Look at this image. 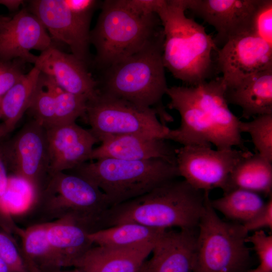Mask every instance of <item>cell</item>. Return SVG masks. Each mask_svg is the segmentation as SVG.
Returning <instances> with one entry per match:
<instances>
[{
	"label": "cell",
	"mask_w": 272,
	"mask_h": 272,
	"mask_svg": "<svg viewBox=\"0 0 272 272\" xmlns=\"http://www.w3.org/2000/svg\"><path fill=\"white\" fill-rule=\"evenodd\" d=\"M222 77L192 86L168 87L167 108L176 110L180 124L171 129L168 140L182 146H211L223 150L238 147L248 150L240 130L241 120L230 110Z\"/></svg>",
	"instance_id": "1"
},
{
	"label": "cell",
	"mask_w": 272,
	"mask_h": 272,
	"mask_svg": "<svg viewBox=\"0 0 272 272\" xmlns=\"http://www.w3.org/2000/svg\"><path fill=\"white\" fill-rule=\"evenodd\" d=\"M209 192L185 180L168 181L136 198L111 207L101 216L98 231L127 223L165 229H196Z\"/></svg>",
	"instance_id": "2"
},
{
	"label": "cell",
	"mask_w": 272,
	"mask_h": 272,
	"mask_svg": "<svg viewBox=\"0 0 272 272\" xmlns=\"http://www.w3.org/2000/svg\"><path fill=\"white\" fill-rule=\"evenodd\" d=\"M186 0H162L156 11L163 28V60L176 79L195 86L210 77L218 50L205 27L187 17Z\"/></svg>",
	"instance_id": "3"
},
{
	"label": "cell",
	"mask_w": 272,
	"mask_h": 272,
	"mask_svg": "<svg viewBox=\"0 0 272 272\" xmlns=\"http://www.w3.org/2000/svg\"><path fill=\"white\" fill-rule=\"evenodd\" d=\"M163 41L162 29L139 51L103 70L97 90L140 107L153 109L166 125L173 118L162 102L168 88L163 60Z\"/></svg>",
	"instance_id": "4"
},
{
	"label": "cell",
	"mask_w": 272,
	"mask_h": 272,
	"mask_svg": "<svg viewBox=\"0 0 272 272\" xmlns=\"http://www.w3.org/2000/svg\"><path fill=\"white\" fill-rule=\"evenodd\" d=\"M111 207L107 196L94 184L80 176L59 172L50 174L43 189L19 215L29 226L71 220L91 233L97 231L100 218Z\"/></svg>",
	"instance_id": "5"
},
{
	"label": "cell",
	"mask_w": 272,
	"mask_h": 272,
	"mask_svg": "<svg viewBox=\"0 0 272 272\" xmlns=\"http://www.w3.org/2000/svg\"><path fill=\"white\" fill-rule=\"evenodd\" d=\"M162 29L156 13L141 12L130 0H106L90 31L94 63L103 70L139 51Z\"/></svg>",
	"instance_id": "6"
},
{
	"label": "cell",
	"mask_w": 272,
	"mask_h": 272,
	"mask_svg": "<svg viewBox=\"0 0 272 272\" xmlns=\"http://www.w3.org/2000/svg\"><path fill=\"white\" fill-rule=\"evenodd\" d=\"M97 186L111 207L144 194L180 176L176 164L162 159L128 161L104 158L68 171Z\"/></svg>",
	"instance_id": "7"
},
{
	"label": "cell",
	"mask_w": 272,
	"mask_h": 272,
	"mask_svg": "<svg viewBox=\"0 0 272 272\" xmlns=\"http://www.w3.org/2000/svg\"><path fill=\"white\" fill-rule=\"evenodd\" d=\"M206 197L198 225L193 272H244L250 261L248 232L242 224L226 222Z\"/></svg>",
	"instance_id": "8"
},
{
	"label": "cell",
	"mask_w": 272,
	"mask_h": 272,
	"mask_svg": "<svg viewBox=\"0 0 272 272\" xmlns=\"http://www.w3.org/2000/svg\"><path fill=\"white\" fill-rule=\"evenodd\" d=\"M86 119L100 142L111 136L137 134L168 140L170 131L157 112L98 92L87 105Z\"/></svg>",
	"instance_id": "9"
},
{
	"label": "cell",
	"mask_w": 272,
	"mask_h": 272,
	"mask_svg": "<svg viewBox=\"0 0 272 272\" xmlns=\"http://www.w3.org/2000/svg\"><path fill=\"white\" fill-rule=\"evenodd\" d=\"M250 153L234 148L182 146L176 149V164L179 176L194 188L205 192L216 188L224 191L231 172Z\"/></svg>",
	"instance_id": "10"
},
{
	"label": "cell",
	"mask_w": 272,
	"mask_h": 272,
	"mask_svg": "<svg viewBox=\"0 0 272 272\" xmlns=\"http://www.w3.org/2000/svg\"><path fill=\"white\" fill-rule=\"evenodd\" d=\"M2 147L8 168L28 185L35 197L50 176L45 128L33 119Z\"/></svg>",
	"instance_id": "11"
},
{
	"label": "cell",
	"mask_w": 272,
	"mask_h": 272,
	"mask_svg": "<svg viewBox=\"0 0 272 272\" xmlns=\"http://www.w3.org/2000/svg\"><path fill=\"white\" fill-rule=\"evenodd\" d=\"M28 10L40 20L52 41L67 45L72 54L88 66L92 15L73 12L63 0L30 1Z\"/></svg>",
	"instance_id": "12"
},
{
	"label": "cell",
	"mask_w": 272,
	"mask_h": 272,
	"mask_svg": "<svg viewBox=\"0 0 272 272\" xmlns=\"http://www.w3.org/2000/svg\"><path fill=\"white\" fill-rule=\"evenodd\" d=\"M217 52V69L227 88L272 66V46L252 31L231 38Z\"/></svg>",
	"instance_id": "13"
},
{
	"label": "cell",
	"mask_w": 272,
	"mask_h": 272,
	"mask_svg": "<svg viewBox=\"0 0 272 272\" xmlns=\"http://www.w3.org/2000/svg\"><path fill=\"white\" fill-rule=\"evenodd\" d=\"M52 42L40 20L28 10L0 22V61L19 59L34 64L38 56L30 51H45L54 46Z\"/></svg>",
	"instance_id": "14"
},
{
	"label": "cell",
	"mask_w": 272,
	"mask_h": 272,
	"mask_svg": "<svg viewBox=\"0 0 272 272\" xmlns=\"http://www.w3.org/2000/svg\"><path fill=\"white\" fill-rule=\"evenodd\" d=\"M187 10L212 26L217 47L231 38L252 31L253 16L260 0H186Z\"/></svg>",
	"instance_id": "15"
},
{
	"label": "cell",
	"mask_w": 272,
	"mask_h": 272,
	"mask_svg": "<svg viewBox=\"0 0 272 272\" xmlns=\"http://www.w3.org/2000/svg\"><path fill=\"white\" fill-rule=\"evenodd\" d=\"M45 129L50 174L72 170L90 160L97 139L76 122Z\"/></svg>",
	"instance_id": "16"
},
{
	"label": "cell",
	"mask_w": 272,
	"mask_h": 272,
	"mask_svg": "<svg viewBox=\"0 0 272 272\" xmlns=\"http://www.w3.org/2000/svg\"><path fill=\"white\" fill-rule=\"evenodd\" d=\"M197 233V228L166 230L140 272H193Z\"/></svg>",
	"instance_id": "17"
},
{
	"label": "cell",
	"mask_w": 272,
	"mask_h": 272,
	"mask_svg": "<svg viewBox=\"0 0 272 272\" xmlns=\"http://www.w3.org/2000/svg\"><path fill=\"white\" fill-rule=\"evenodd\" d=\"M38 59L41 73L63 90L87 96L89 100L97 95V81L89 72L88 66L72 53L53 46L41 52Z\"/></svg>",
	"instance_id": "18"
},
{
	"label": "cell",
	"mask_w": 272,
	"mask_h": 272,
	"mask_svg": "<svg viewBox=\"0 0 272 272\" xmlns=\"http://www.w3.org/2000/svg\"><path fill=\"white\" fill-rule=\"evenodd\" d=\"M94 148L90 160L109 158L140 161L162 159L176 164V149L166 140L137 134H122L107 137Z\"/></svg>",
	"instance_id": "19"
},
{
	"label": "cell",
	"mask_w": 272,
	"mask_h": 272,
	"mask_svg": "<svg viewBox=\"0 0 272 272\" xmlns=\"http://www.w3.org/2000/svg\"><path fill=\"white\" fill-rule=\"evenodd\" d=\"M156 243L120 248L94 245L73 266L83 272H140Z\"/></svg>",
	"instance_id": "20"
},
{
	"label": "cell",
	"mask_w": 272,
	"mask_h": 272,
	"mask_svg": "<svg viewBox=\"0 0 272 272\" xmlns=\"http://www.w3.org/2000/svg\"><path fill=\"white\" fill-rule=\"evenodd\" d=\"M225 97L228 104L241 108L244 118L272 114V66L226 88Z\"/></svg>",
	"instance_id": "21"
},
{
	"label": "cell",
	"mask_w": 272,
	"mask_h": 272,
	"mask_svg": "<svg viewBox=\"0 0 272 272\" xmlns=\"http://www.w3.org/2000/svg\"><path fill=\"white\" fill-rule=\"evenodd\" d=\"M47 223L26 228L17 226L15 233L21 240L20 250L29 272H54L64 267L62 260L49 242Z\"/></svg>",
	"instance_id": "22"
},
{
	"label": "cell",
	"mask_w": 272,
	"mask_h": 272,
	"mask_svg": "<svg viewBox=\"0 0 272 272\" xmlns=\"http://www.w3.org/2000/svg\"><path fill=\"white\" fill-rule=\"evenodd\" d=\"M46 223L48 240L61 258L64 267L73 266L94 245L89 233L72 220L61 219Z\"/></svg>",
	"instance_id": "23"
},
{
	"label": "cell",
	"mask_w": 272,
	"mask_h": 272,
	"mask_svg": "<svg viewBox=\"0 0 272 272\" xmlns=\"http://www.w3.org/2000/svg\"><path fill=\"white\" fill-rule=\"evenodd\" d=\"M41 73L38 58L33 67L0 97L1 119L10 132L30 108Z\"/></svg>",
	"instance_id": "24"
},
{
	"label": "cell",
	"mask_w": 272,
	"mask_h": 272,
	"mask_svg": "<svg viewBox=\"0 0 272 272\" xmlns=\"http://www.w3.org/2000/svg\"><path fill=\"white\" fill-rule=\"evenodd\" d=\"M234 188L271 196L272 162L256 153L251 152L231 172L223 192Z\"/></svg>",
	"instance_id": "25"
},
{
	"label": "cell",
	"mask_w": 272,
	"mask_h": 272,
	"mask_svg": "<svg viewBox=\"0 0 272 272\" xmlns=\"http://www.w3.org/2000/svg\"><path fill=\"white\" fill-rule=\"evenodd\" d=\"M166 230L134 223H127L89 233L94 245L110 248H129L155 243Z\"/></svg>",
	"instance_id": "26"
},
{
	"label": "cell",
	"mask_w": 272,
	"mask_h": 272,
	"mask_svg": "<svg viewBox=\"0 0 272 272\" xmlns=\"http://www.w3.org/2000/svg\"><path fill=\"white\" fill-rule=\"evenodd\" d=\"M215 211L232 222L243 224L253 217L264 206L261 194L241 188L224 192L223 196L210 200Z\"/></svg>",
	"instance_id": "27"
},
{
	"label": "cell",
	"mask_w": 272,
	"mask_h": 272,
	"mask_svg": "<svg viewBox=\"0 0 272 272\" xmlns=\"http://www.w3.org/2000/svg\"><path fill=\"white\" fill-rule=\"evenodd\" d=\"M43 75L55 100V118L53 126L74 123L79 117L85 118L89 98L63 90L50 77Z\"/></svg>",
	"instance_id": "28"
},
{
	"label": "cell",
	"mask_w": 272,
	"mask_h": 272,
	"mask_svg": "<svg viewBox=\"0 0 272 272\" xmlns=\"http://www.w3.org/2000/svg\"><path fill=\"white\" fill-rule=\"evenodd\" d=\"M242 133H248L256 153L272 162V114L253 117L248 121H241Z\"/></svg>",
	"instance_id": "29"
},
{
	"label": "cell",
	"mask_w": 272,
	"mask_h": 272,
	"mask_svg": "<svg viewBox=\"0 0 272 272\" xmlns=\"http://www.w3.org/2000/svg\"><path fill=\"white\" fill-rule=\"evenodd\" d=\"M28 110L32 115L33 119L45 128L54 125L55 118L54 97L42 73Z\"/></svg>",
	"instance_id": "30"
},
{
	"label": "cell",
	"mask_w": 272,
	"mask_h": 272,
	"mask_svg": "<svg viewBox=\"0 0 272 272\" xmlns=\"http://www.w3.org/2000/svg\"><path fill=\"white\" fill-rule=\"evenodd\" d=\"M253 246L259 259V265L246 272H272V236L262 230L255 231L247 238Z\"/></svg>",
	"instance_id": "31"
},
{
	"label": "cell",
	"mask_w": 272,
	"mask_h": 272,
	"mask_svg": "<svg viewBox=\"0 0 272 272\" xmlns=\"http://www.w3.org/2000/svg\"><path fill=\"white\" fill-rule=\"evenodd\" d=\"M252 32L272 46L271 0H260L253 16Z\"/></svg>",
	"instance_id": "32"
},
{
	"label": "cell",
	"mask_w": 272,
	"mask_h": 272,
	"mask_svg": "<svg viewBox=\"0 0 272 272\" xmlns=\"http://www.w3.org/2000/svg\"><path fill=\"white\" fill-rule=\"evenodd\" d=\"M0 257L13 272H29L20 246L6 233L0 231Z\"/></svg>",
	"instance_id": "33"
},
{
	"label": "cell",
	"mask_w": 272,
	"mask_h": 272,
	"mask_svg": "<svg viewBox=\"0 0 272 272\" xmlns=\"http://www.w3.org/2000/svg\"><path fill=\"white\" fill-rule=\"evenodd\" d=\"M21 60L0 61V97L4 95L25 74Z\"/></svg>",
	"instance_id": "34"
},
{
	"label": "cell",
	"mask_w": 272,
	"mask_h": 272,
	"mask_svg": "<svg viewBox=\"0 0 272 272\" xmlns=\"http://www.w3.org/2000/svg\"><path fill=\"white\" fill-rule=\"evenodd\" d=\"M246 230L256 231L263 228L272 229V197L265 202L263 208L250 220L242 224Z\"/></svg>",
	"instance_id": "35"
},
{
	"label": "cell",
	"mask_w": 272,
	"mask_h": 272,
	"mask_svg": "<svg viewBox=\"0 0 272 272\" xmlns=\"http://www.w3.org/2000/svg\"><path fill=\"white\" fill-rule=\"evenodd\" d=\"M63 2L71 11L79 15H92L98 3L95 0H63Z\"/></svg>",
	"instance_id": "36"
},
{
	"label": "cell",
	"mask_w": 272,
	"mask_h": 272,
	"mask_svg": "<svg viewBox=\"0 0 272 272\" xmlns=\"http://www.w3.org/2000/svg\"><path fill=\"white\" fill-rule=\"evenodd\" d=\"M7 169L2 147L0 146V199L4 195L8 185L9 177L7 174ZM0 218L2 219L1 214Z\"/></svg>",
	"instance_id": "37"
},
{
	"label": "cell",
	"mask_w": 272,
	"mask_h": 272,
	"mask_svg": "<svg viewBox=\"0 0 272 272\" xmlns=\"http://www.w3.org/2000/svg\"><path fill=\"white\" fill-rule=\"evenodd\" d=\"M24 3L23 0H0V5L4 6L12 12L17 10Z\"/></svg>",
	"instance_id": "38"
},
{
	"label": "cell",
	"mask_w": 272,
	"mask_h": 272,
	"mask_svg": "<svg viewBox=\"0 0 272 272\" xmlns=\"http://www.w3.org/2000/svg\"><path fill=\"white\" fill-rule=\"evenodd\" d=\"M10 132L6 125L3 122L0 123V139Z\"/></svg>",
	"instance_id": "39"
},
{
	"label": "cell",
	"mask_w": 272,
	"mask_h": 272,
	"mask_svg": "<svg viewBox=\"0 0 272 272\" xmlns=\"http://www.w3.org/2000/svg\"><path fill=\"white\" fill-rule=\"evenodd\" d=\"M0 272H13L6 262L0 257Z\"/></svg>",
	"instance_id": "40"
},
{
	"label": "cell",
	"mask_w": 272,
	"mask_h": 272,
	"mask_svg": "<svg viewBox=\"0 0 272 272\" xmlns=\"http://www.w3.org/2000/svg\"><path fill=\"white\" fill-rule=\"evenodd\" d=\"M54 272H83V271L79 268H75V269L73 270H62L61 269H59Z\"/></svg>",
	"instance_id": "41"
},
{
	"label": "cell",
	"mask_w": 272,
	"mask_h": 272,
	"mask_svg": "<svg viewBox=\"0 0 272 272\" xmlns=\"http://www.w3.org/2000/svg\"><path fill=\"white\" fill-rule=\"evenodd\" d=\"M8 17L4 16L2 15H0V22L5 20Z\"/></svg>",
	"instance_id": "42"
},
{
	"label": "cell",
	"mask_w": 272,
	"mask_h": 272,
	"mask_svg": "<svg viewBox=\"0 0 272 272\" xmlns=\"http://www.w3.org/2000/svg\"><path fill=\"white\" fill-rule=\"evenodd\" d=\"M0 119H1V116H0Z\"/></svg>",
	"instance_id": "43"
},
{
	"label": "cell",
	"mask_w": 272,
	"mask_h": 272,
	"mask_svg": "<svg viewBox=\"0 0 272 272\" xmlns=\"http://www.w3.org/2000/svg\"><path fill=\"white\" fill-rule=\"evenodd\" d=\"M245 271H244V272H245Z\"/></svg>",
	"instance_id": "44"
},
{
	"label": "cell",
	"mask_w": 272,
	"mask_h": 272,
	"mask_svg": "<svg viewBox=\"0 0 272 272\" xmlns=\"http://www.w3.org/2000/svg\"><path fill=\"white\" fill-rule=\"evenodd\" d=\"M246 271H245V272H246Z\"/></svg>",
	"instance_id": "45"
}]
</instances>
